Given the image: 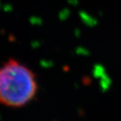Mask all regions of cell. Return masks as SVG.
<instances>
[{
	"mask_svg": "<svg viewBox=\"0 0 121 121\" xmlns=\"http://www.w3.org/2000/svg\"><path fill=\"white\" fill-rule=\"evenodd\" d=\"M37 92L35 75L25 65L9 59L0 66V105L25 107L34 100Z\"/></svg>",
	"mask_w": 121,
	"mask_h": 121,
	"instance_id": "6da1fadb",
	"label": "cell"
}]
</instances>
